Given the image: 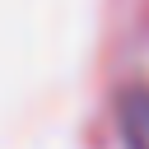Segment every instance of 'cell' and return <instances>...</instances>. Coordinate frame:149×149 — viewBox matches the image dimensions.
Returning <instances> with one entry per match:
<instances>
[{
    "label": "cell",
    "instance_id": "cell-1",
    "mask_svg": "<svg viewBox=\"0 0 149 149\" xmlns=\"http://www.w3.org/2000/svg\"><path fill=\"white\" fill-rule=\"evenodd\" d=\"M116 126L126 149H149V88H126L116 98Z\"/></svg>",
    "mask_w": 149,
    "mask_h": 149
}]
</instances>
